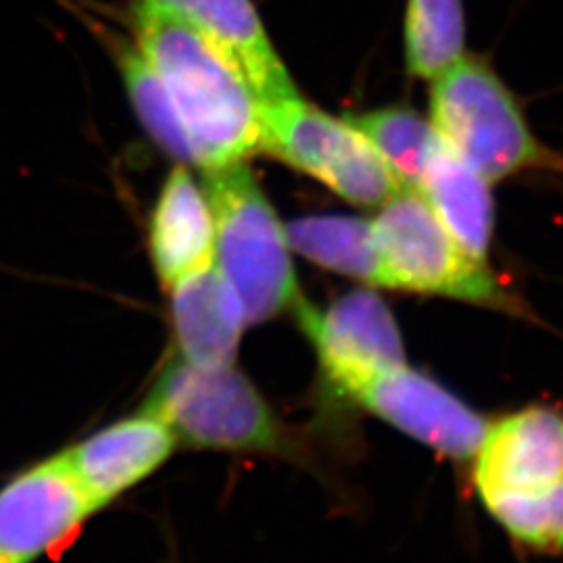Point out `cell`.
I'll use <instances>...</instances> for the list:
<instances>
[{
  "mask_svg": "<svg viewBox=\"0 0 563 563\" xmlns=\"http://www.w3.org/2000/svg\"><path fill=\"white\" fill-rule=\"evenodd\" d=\"M136 51L169 97L205 172L239 165L262 148V101L239 63L192 23L136 2Z\"/></svg>",
  "mask_w": 563,
  "mask_h": 563,
  "instance_id": "6da1fadb",
  "label": "cell"
},
{
  "mask_svg": "<svg viewBox=\"0 0 563 563\" xmlns=\"http://www.w3.org/2000/svg\"><path fill=\"white\" fill-rule=\"evenodd\" d=\"M144 407L169 423L180 446L280 457L305 467L316 463L309 443L282 422L236 363L197 367L172 353L159 367Z\"/></svg>",
  "mask_w": 563,
  "mask_h": 563,
  "instance_id": "7a4b0ae2",
  "label": "cell"
},
{
  "mask_svg": "<svg viewBox=\"0 0 563 563\" xmlns=\"http://www.w3.org/2000/svg\"><path fill=\"white\" fill-rule=\"evenodd\" d=\"M216 213V262L241 301L246 325L292 311L301 299L292 253L272 202L239 163L207 172Z\"/></svg>",
  "mask_w": 563,
  "mask_h": 563,
  "instance_id": "3957f363",
  "label": "cell"
},
{
  "mask_svg": "<svg viewBox=\"0 0 563 563\" xmlns=\"http://www.w3.org/2000/svg\"><path fill=\"white\" fill-rule=\"evenodd\" d=\"M430 121L439 139L490 184L526 169H563L532 134L504 80L478 57L462 55L434 78Z\"/></svg>",
  "mask_w": 563,
  "mask_h": 563,
  "instance_id": "277c9868",
  "label": "cell"
},
{
  "mask_svg": "<svg viewBox=\"0 0 563 563\" xmlns=\"http://www.w3.org/2000/svg\"><path fill=\"white\" fill-rule=\"evenodd\" d=\"M380 288L434 295L522 316L520 299L488 263L470 257L413 186H401L376 220Z\"/></svg>",
  "mask_w": 563,
  "mask_h": 563,
  "instance_id": "5b68a950",
  "label": "cell"
},
{
  "mask_svg": "<svg viewBox=\"0 0 563 563\" xmlns=\"http://www.w3.org/2000/svg\"><path fill=\"white\" fill-rule=\"evenodd\" d=\"M262 130L263 151L351 205H383L402 186L355 125L328 115L299 92L262 102Z\"/></svg>",
  "mask_w": 563,
  "mask_h": 563,
  "instance_id": "8992f818",
  "label": "cell"
},
{
  "mask_svg": "<svg viewBox=\"0 0 563 563\" xmlns=\"http://www.w3.org/2000/svg\"><path fill=\"white\" fill-rule=\"evenodd\" d=\"M292 311L316 351L330 409L351 407L362 386L405 363L399 323L376 290H353L325 309L301 297Z\"/></svg>",
  "mask_w": 563,
  "mask_h": 563,
  "instance_id": "52a82bcc",
  "label": "cell"
},
{
  "mask_svg": "<svg viewBox=\"0 0 563 563\" xmlns=\"http://www.w3.org/2000/svg\"><path fill=\"white\" fill-rule=\"evenodd\" d=\"M95 514L63 451L27 465L0 488V563L55 555Z\"/></svg>",
  "mask_w": 563,
  "mask_h": 563,
  "instance_id": "ba28073f",
  "label": "cell"
},
{
  "mask_svg": "<svg viewBox=\"0 0 563 563\" xmlns=\"http://www.w3.org/2000/svg\"><path fill=\"white\" fill-rule=\"evenodd\" d=\"M351 407L376 416L453 462L474 460L488 430L483 413L407 363L362 386Z\"/></svg>",
  "mask_w": 563,
  "mask_h": 563,
  "instance_id": "9c48e42d",
  "label": "cell"
},
{
  "mask_svg": "<svg viewBox=\"0 0 563 563\" xmlns=\"http://www.w3.org/2000/svg\"><path fill=\"white\" fill-rule=\"evenodd\" d=\"M178 446L169 423L144 407L92 432L63 455L95 509L101 511L151 478Z\"/></svg>",
  "mask_w": 563,
  "mask_h": 563,
  "instance_id": "30bf717a",
  "label": "cell"
},
{
  "mask_svg": "<svg viewBox=\"0 0 563 563\" xmlns=\"http://www.w3.org/2000/svg\"><path fill=\"white\" fill-rule=\"evenodd\" d=\"M563 481V411L530 405L488 423L474 455L478 495L543 488Z\"/></svg>",
  "mask_w": 563,
  "mask_h": 563,
  "instance_id": "8fae6325",
  "label": "cell"
},
{
  "mask_svg": "<svg viewBox=\"0 0 563 563\" xmlns=\"http://www.w3.org/2000/svg\"><path fill=\"white\" fill-rule=\"evenodd\" d=\"M148 255L165 290L216 262L213 205L186 165L163 181L148 220Z\"/></svg>",
  "mask_w": 563,
  "mask_h": 563,
  "instance_id": "7c38bea8",
  "label": "cell"
},
{
  "mask_svg": "<svg viewBox=\"0 0 563 563\" xmlns=\"http://www.w3.org/2000/svg\"><path fill=\"white\" fill-rule=\"evenodd\" d=\"M167 292L174 355L197 367L234 365L246 320L218 267L211 265Z\"/></svg>",
  "mask_w": 563,
  "mask_h": 563,
  "instance_id": "4fadbf2b",
  "label": "cell"
},
{
  "mask_svg": "<svg viewBox=\"0 0 563 563\" xmlns=\"http://www.w3.org/2000/svg\"><path fill=\"white\" fill-rule=\"evenodd\" d=\"M199 27L239 63L260 101L297 95L253 0H136Z\"/></svg>",
  "mask_w": 563,
  "mask_h": 563,
  "instance_id": "5bb4252c",
  "label": "cell"
},
{
  "mask_svg": "<svg viewBox=\"0 0 563 563\" xmlns=\"http://www.w3.org/2000/svg\"><path fill=\"white\" fill-rule=\"evenodd\" d=\"M416 188L463 251L488 263L495 232L490 181L484 180L439 139Z\"/></svg>",
  "mask_w": 563,
  "mask_h": 563,
  "instance_id": "9a60e30c",
  "label": "cell"
},
{
  "mask_svg": "<svg viewBox=\"0 0 563 563\" xmlns=\"http://www.w3.org/2000/svg\"><path fill=\"white\" fill-rule=\"evenodd\" d=\"M290 251L328 272L380 286L372 222L355 216H307L284 225Z\"/></svg>",
  "mask_w": 563,
  "mask_h": 563,
  "instance_id": "2e32d148",
  "label": "cell"
},
{
  "mask_svg": "<svg viewBox=\"0 0 563 563\" xmlns=\"http://www.w3.org/2000/svg\"><path fill=\"white\" fill-rule=\"evenodd\" d=\"M346 121L372 142L402 186L416 188L420 184L426 163L439 144L432 121L409 107H384L349 115Z\"/></svg>",
  "mask_w": 563,
  "mask_h": 563,
  "instance_id": "e0dca14e",
  "label": "cell"
},
{
  "mask_svg": "<svg viewBox=\"0 0 563 563\" xmlns=\"http://www.w3.org/2000/svg\"><path fill=\"white\" fill-rule=\"evenodd\" d=\"M465 20L462 0H409L405 13L407 69L434 80L463 55Z\"/></svg>",
  "mask_w": 563,
  "mask_h": 563,
  "instance_id": "ac0fdd59",
  "label": "cell"
},
{
  "mask_svg": "<svg viewBox=\"0 0 563 563\" xmlns=\"http://www.w3.org/2000/svg\"><path fill=\"white\" fill-rule=\"evenodd\" d=\"M481 499L516 543L544 553L563 551V481L532 490L490 493Z\"/></svg>",
  "mask_w": 563,
  "mask_h": 563,
  "instance_id": "d6986e66",
  "label": "cell"
},
{
  "mask_svg": "<svg viewBox=\"0 0 563 563\" xmlns=\"http://www.w3.org/2000/svg\"><path fill=\"white\" fill-rule=\"evenodd\" d=\"M121 74L130 102L148 136L174 159L192 163L190 144L176 115V109L169 101L162 81L148 67V63L142 59L136 48H125L121 53Z\"/></svg>",
  "mask_w": 563,
  "mask_h": 563,
  "instance_id": "ffe728a7",
  "label": "cell"
}]
</instances>
